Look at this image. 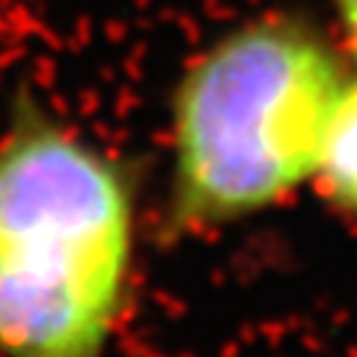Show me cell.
<instances>
[{
    "mask_svg": "<svg viewBox=\"0 0 357 357\" xmlns=\"http://www.w3.org/2000/svg\"><path fill=\"white\" fill-rule=\"evenodd\" d=\"M134 244L128 167L18 86L0 128V354L107 357Z\"/></svg>",
    "mask_w": 357,
    "mask_h": 357,
    "instance_id": "obj_1",
    "label": "cell"
},
{
    "mask_svg": "<svg viewBox=\"0 0 357 357\" xmlns=\"http://www.w3.org/2000/svg\"><path fill=\"white\" fill-rule=\"evenodd\" d=\"M342 89L333 51L292 18L250 21L199 51L170 98L167 229L223 227L316 176Z\"/></svg>",
    "mask_w": 357,
    "mask_h": 357,
    "instance_id": "obj_2",
    "label": "cell"
},
{
    "mask_svg": "<svg viewBox=\"0 0 357 357\" xmlns=\"http://www.w3.org/2000/svg\"><path fill=\"white\" fill-rule=\"evenodd\" d=\"M316 178L342 211L357 215V84H345L321 140Z\"/></svg>",
    "mask_w": 357,
    "mask_h": 357,
    "instance_id": "obj_3",
    "label": "cell"
},
{
    "mask_svg": "<svg viewBox=\"0 0 357 357\" xmlns=\"http://www.w3.org/2000/svg\"><path fill=\"white\" fill-rule=\"evenodd\" d=\"M333 3H337L342 33H345V39H349V48L357 60V0H333Z\"/></svg>",
    "mask_w": 357,
    "mask_h": 357,
    "instance_id": "obj_4",
    "label": "cell"
}]
</instances>
